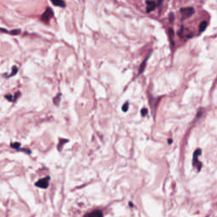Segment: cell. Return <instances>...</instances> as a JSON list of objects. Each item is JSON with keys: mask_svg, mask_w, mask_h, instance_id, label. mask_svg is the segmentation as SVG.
<instances>
[{"mask_svg": "<svg viewBox=\"0 0 217 217\" xmlns=\"http://www.w3.org/2000/svg\"><path fill=\"white\" fill-rule=\"evenodd\" d=\"M169 36H170V39H171V46L174 47V41H173V38H174V31H173L171 28L169 29Z\"/></svg>", "mask_w": 217, "mask_h": 217, "instance_id": "8fae6325", "label": "cell"}, {"mask_svg": "<svg viewBox=\"0 0 217 217\" xmlns=\"http://www.w3.org/2000/svg\"><path fill=\"white\" fill-rule=\"evenodd\" d=\"M161 4V0H159L158 2H155L153 0H147L146 4H147V13H150L151 11L155 10L160 4Z\"/></svg>", "mask_w": 217, "mask_h": 217, "instance_id": "3957f363", "label": "cell"}, {"mask_svg": "<svg viewBox=\"0 0 217 217\" xmlns=\"http://www.w3.org/2000/svg\"><path fill=\"white\" fill-rule=\"evenodd\" d=\"M68 142V140H65V139H60V143H59V147L61 145V148H62L63 144L65 143H67Z\"/></svg>", "mask_w": 217, "mask_h": 217, "instance_id": "9a60e30c", "label": "cell"}, {"mask_svg": "<svg viewBox=\"0 0 217 217\" xmlns=\"http://www.w3.org/2000/svg\"><path fill=\"white\" fill-rule=\"evenodd\" d=\"M180 12L182 14V19L185 20L193 16L194 14V9L192 7H187V8H182L180 9Z\"/></svg>", "mask_w": 217, "mask_h": 217, "instance_id": "7a4b0ae2", "label": "cell"}, {"mask_svg": "<svg viewBox=\"0 0 217 217\" xmlns=\"http://www.w3.org/2000/svg\"><path fill=\"white\" fill-rule=\"evenodd\" d=\"M172 143V140H169V143Z\"/></svg>", "mask_w": 217, "mask_h": 217, "instance_id": "d6986e66", "label": "cell"}, {"mask_svg": "<svg viewBox=\"0 0 217 217\" xmlns=\"http://www.w3.org/2000/svg\"><path fill=\"white\" fill-rule=\"evenodd\" d=\"M201 155V149H197L194 154V160H193V165L195 167H198V171H199L201 170V163L198 161V156Z\"/></svg>", "mask_w": 217, "mask_h": 217, "instance_id": "277c9868", "label": "cell"}, {"mask_svg": "<svg viewBox=\"0 0 217 217\" xmlns=\"http://www.w3.org/2000/svg\"><path fill=\"white\" fill-rule=\"evenodd\" d=\"M10 146L12 148H19L21 147V143H11Z\"/></svg>", "mask_w": 217, "mask_h": 217, "instance_id": "5bb4252c", "label": "cell"}, {"mask_svg": "<svg viewBox=\"0 0 217 217\" xmlns=\"http://www.w3.org/2000/svg\"><path fill=\"white\" fill-rule=\"evenodd\" d=\"M17 71H18V68H17V66H13L12 67V72H11V74L8 77H13V76H15L16 75V73H17Z\"/></svg>", "mask_w": 217, "mask_h": 217, "instance_id": "7c38bea8", "label": "cell"}, {"mask_svg": "<svg viewBox=\"0 0 217 217\" xmlns=\"http://www.w3.org/2000/svg\"><path fill=\"white\" fill-rule=\"evenodd\" d=\"M5 98H6L9 101H14L13 100V99H12V98H13V96H12V95H6V96H5Z\"/></svg>", "mask_w": 217, "mask_h": 217, "instance_id": "ac0fdd59", "label": "cell"}, {"mask_svg": "<svg viewBox=\"0 0 217 217\" xmlns=\"http://www.w3.org/2000/svg\"><path fill=\"white\" fill-rule=\"evenodd\" d=\"M149 55L150 54H148V57L143 61V63L141 64V65L139 66V70H138V75H141L143 71H144V70H145V68H146V65H147V61H148V59L149 58Z\"/></svg>", "mask_w": 217, "mask_h": 217, "instance_id": "9c48e42d", "label": "cell"}, {"mask_svg": "<svg viewBox=\"0 0 217 217\" xmlns=\"http://www.w3.org/2000/svg\"><path fill=\"white\" fill-rule=\"evenodd\" d=\"M147 113H148L147 108H143V109H142V116H145L147 115Z\"/></svg>", "mask_w": 217, "mask_h": 217, "instance_id": "e0dca14e", "label": "cell"}, {"mask_svg": "<svg viewBox=\"0 0 217 217\" xmlns=\"http://www.w3.org/2000/svg\"><path fill=\"white\" fill-rule=\"evenodd\" d=\"M54 17V12L52 10V9L49 7H47L44 13L41 16V21L44 23H49V21Z\"/></svg>", "mask_w": 217, "mask_h": 217, "instance_id": "6da1fadb", "label": "cell"}, {"mask_svg": "<svg viewBox=\"0 0 217 217\" xmlns=\"http://www.w3.org/2000/svg\"><path fill=\"white\" fill-rule=\"evenodd\" d=\"M0 31H3V32H7L9 34H10V35H19L21 31L20 30V29H16V30H12V31H9L7 29H4V28H2V27H0Z\"/></svg>", "mask_w": 217, "mask_h": 217, "instance_id": "52a82bcc", "label": "cell"}, {"mask_svg": "<svg viewBox=\"0 0 217 217\" xmlns=\"http://www.w3.org/2000/svg\"><path fill=\"white\" fill-rule=\"evenodd\" d=\"M128 108H129V103L128 102H126L124 104H123V106H122V110L124 112H126L128 110Z\"/></svg>", "mask_w": 217, "mask_h": 217, "instance_id": "4fadbf2b", "label": "cell"}, {"mask_svg": "<svg viewBox=\"0 0 217 217\" xmlns=\"http://www.w3.org/2000/svg\"><path fill=\"white\" fill-rule=\"evenodd\" d=\"M51 3L54 4V6L57 7H61V8H65V3L63 0H50Z\"/></svg>", "mask_w": 217, "mask_h": 217, "instance_id": "ba28073f", "label": "cell"}, {"mask_svg": "<svg viewBox=\"0 0 217 217\" xmlns=\"http://www.w3.org/2000/svg\"><path fill=\"white\" fill-rule=\"evenodd\" d=\"M49 177H46L44 178L40 179L39 181H38L35 185L38 187H41V188H43V189H46L48 187V183H49Z\"/></svg>", "mask_w": 217, "mask_h": 217, "instance_id": "5b68a950", "label": "cell"}, {"mask_svg": "<svg viewBox=\"0 0 217 217\" xmlns=\"http://www.w3.org/2000/svg\"><path fill=\"white\" fill-rule=\"evenodd\" d=\"M174 19H175L174 14H173V13H171V14H170V19H169V20H170V22H171V23H172V22L174 21Z\"/></svg>", "mask_w": 217, "mask_h": 217, "instance_id": "2e32d148", "label": "cell"}, {"mask_svg": "<svg viewBox=\"0 0 217 217\" xmlns=\"http://www.w3.org/2000/svg\"><path fill=\"white\" fill-rule=\"evenodd\" d=\"M207 21H202L201 23L199 24V32H203V31H204L205 29H206V27H207Z\"/></svg>", "mask_w": 217, "mask_h": 217, "instance_id": "30bf717a", "label": "cell"}, {"mask_svg": "<svg viewBox=\"0 0 217 217\" xmlns=\"http://www.w3.org/2000/svg\"><path fill=\"white\" fill-rule=\"evenodd\" d=\"M84 217H103V213L100 210H94L91 213L87 214Z\"/></svg>", "mask_w": 217, "mask_h": 217, "instance_id": "8992f818", "label": "cell"}]
</instances>
